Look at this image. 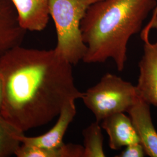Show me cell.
<instances>
[{
    "label": "cell",
    "mask_w": 157,
    "mask_h": 157,
    "mask_svg": "<svg viewBox=\"0 0 157 157\" xmlns=\"http://www.w3.org/2000/svg\"><path fill=\"white\" fill-rule=\"evenodd\" d=\"M72 66L54 49L18 45L6 51L0 56L1 116L24 133L49 124L68 101L83 97Z\"/></svg>",
    "instance_id": "6da1fadb"
},
{
    "label": "cell",
    "mask_w": 157,
    "mask_h": 157,
    "mask_svg": "<svg viewBox=\"0 0 157 157\" xmlns=\"http://www.w3.org/2000/svg\"><path fill=\"white\" fill-rule=\"evenodd\" d=\"M156 0H97L81 23L87 51L83 61L104 63L109 59L122 72L128 59L130 38L140 32Z\"/></svg>",
    "instance_id": "7a4b0ae2"
},
{
    "label": "cell",
    "mask_w": 157,
    "mask_h": 157,
    "mask_svg": "<svg viewBox=\"0 0 157 157\" xmlns=\"http://www.w3.org/2000/svg\"><path fill=\"white\" fill-rule=\"evenodd\" d=\"M97 0H49V13L56 29L55 51L75 65L84 58L87 47L81 23L89 8Z\"/></svg>",
    "instance_id": "3957f363"
},
{
    "label": "cell",
    "mask_w": 157,
    "mask_h": 157,
    "mask_svg": "<svg viewBox=\"0 0 157 157\" xmlns=\"http://www.w3.org/2000/svg\"><path fill=\"white\" fill-rule=\"evenodd\" d=\"M138 97L136 86L116 75L107 73L83 93L82 100L100 122L113 114L128 112Z\"/></svg>",
    "instance_id": "277c9868"
},
{
    "label": "cell",
    "mask_w": 157,
    "mask_h": 157,
    "mask_svg": "<svg viewBox=\"0 0 157 157\" xmlns=\"http://www.w3.org/2000/svg\"><path fill=\"white\" fill-rule=\"evenodd\" d=\"M143 55L139 63V76L136 86L137 95L150 105L157 107V42L143 41Z\"/></svg>",
    "instance_id": "5b68a950"
},
{
    "label": "cell",
    "mask_w": 157,
    "mask_h": 157,
    "mask_svg": "<svg viewBox=\"0 0 157 157\" xmlns=\"http://www.w3.org/2000/svg\"><path fill=\"white\" fill-rule=\"evenodd\" d=\"M150 106L139 97L128 113L146 154L157 157V132L152 121Z\"/></svg>",
    "instance_id": "8992f818"
},
{
    "label": "cell",
    "mask_w": 157,
    "mask_h": 157,
    "mask_svg": "<svg viewBox=\"0 0 157 157\" xmlns=\"http://www.w3.org/2000/svg\"><path fill=\"white\" fill-rule=\"evenodd\" d=\"M75 100H71L63 106L58 115L56 124L43 135L36 137H19L22 144L36 146L46 148H57L63 144V138L69 124L76 115Z\"/></svg>",
    "instance_id": "52a82bcc"
},
{
    "label": "cell",
    "mask_w": 157,
    "mask_h": 157,
    "mask_svg": "<svg viewBox=\"0 0 157 157\" xmlns=\"http://www.w3.org/2000/svg\"><path fill=\"white\" fill-rule=\"evenodd\" d=\"M26 30L21 26L11 0H0V56L21 45Z\"/></svg>",
    "instance_id": "ba28073f"
},
{
    "label": "cell",
    "mask_w": 157,
    "mask_h": 157,
    "mask_svg": "<svg viewBox=\"0 0 157 157\" xmlns=\"http://www.w3.org/2000/svg\"><path fill=\"white\" fill-rule=\"evenodd\" d=\"M21 26L26 31L40 32L50 18L49 0H11Z\"/></svg>",
    "instance_id": "9c48e42d"
},
{
    "label": "cell",
    "mask_w": 157,
    "mask_h": 157,
    "mask_svg": "<svg viewBox=\"0 0 157 157\" xmlns=\"http://www.w3.org/2000/svg\"><path fill=\"white\" fill-rule=\"evenodd\" d=\"M101 126L108 135L109 146L113 150L140 143L131 119L124 112L107 117L101 121Z\"/></svg>",
    "instance_id": "30bf717a"
},
{
    "label": "cell",
    "mask_w": 157,
    "mask_h": 157,
    "mask_svg": "<svg viewBox=\"0 0 157 157\" xmlns=\"http://www.w3.org/2000/svg\"><path fill=\"white\" fill-rule=\"evenodd\" d=\"M17 157H83V146L64 144L54 148L22 144L15 154Z\"/></svg>",
    "instance_id": "8fae6325"
},
{
    "label": "cell",
    "mask_w": 157,
    "mask_h": 157,
    "mask_svg": "<svg viewBox=\"0 0 157 157\" xmlns=\"http://www.w3.org/2000/svg\"><path fill=\"white\" fill-rule=\"evenodd\" d=\"M24 132L3 118L0 114V157L15 155L21 145L19 137Z\"/></svg>",
    "instance_id": "7c38bea8"
},
{
    "label": "cell",
    "mask_w": 157,
    "mask_h": 157,
    "mask_svg": "<svg viewBox=\"0 0 157 157\" xmlns=\"http://www.w3.org/2000/svg\"><path fill=\"white\" fill-rule=\"evenodd\" d=\"M99 122H93L83 131V157H104V137Z\"/></svg>",
    "instance_id": "4fadbf2b"
},
{
    "label": "cell",
    "mask_w": 157,
    "mask_h": 157,
    "mask_svg": "<svg viewBox=\"0 0 157 157\" xmlns=\"http://www.w3.org/2000/svg\"><path fill=\"white\" fill-rule=\"evenodd\" d=\"M125 149L117 157H143L146 154L140 143H136L125 147Z\"/></svg>",
    "instance_id": "5bb4252c"
},
{
    "label": "cell",
    "mask_w": 157,
    "mask_h": 157,
    "mask_svg": "<svg viewBox=\"0 0 157 157\" xmlns=\"http://www.w3.org/2000/svg\"><path fill=\"white\" fill-rule=\"evenodd\" d=\"M154 29L157 30V17L151 23H148L146 25L145 28L143 29L141 33V39L144 40L149 38V34L150 30Z\"/></svg>",
    "instance_id": "9a60e30c"
},
{
    "label": "cell",
    "mask_w": 157,
    "mask_h": 157,
    "mask_svg": "<svg viewBox=\"0 0 157 157\" xmlns=\"http://www.w3.org/2000/svg\"><path fill=\"white\" fill-rule=\"evenodd\" d=\"M3 102V81L0 74V112L1 111Z\"/></svg>",
    "instance_id": "2e32d148"
},
{
    "label": "cell",
    "mask_w": 157,
    "mask_h": 157,
    "mask_svg": "<svg viewBox=\"0 0 157 157\" xmlns=\"http://www.w3.org/2000/svg\"><path fill=\"white\" fill-rule=\"evenodd\" d=\"M157 17V0H156V6L154 8V9L153 10V11L152 12V17L150 21H149L148 23H151L155 19V17Z\"/></svg>",
    "instance_id": "e0dca14e"
}]
</instances>
